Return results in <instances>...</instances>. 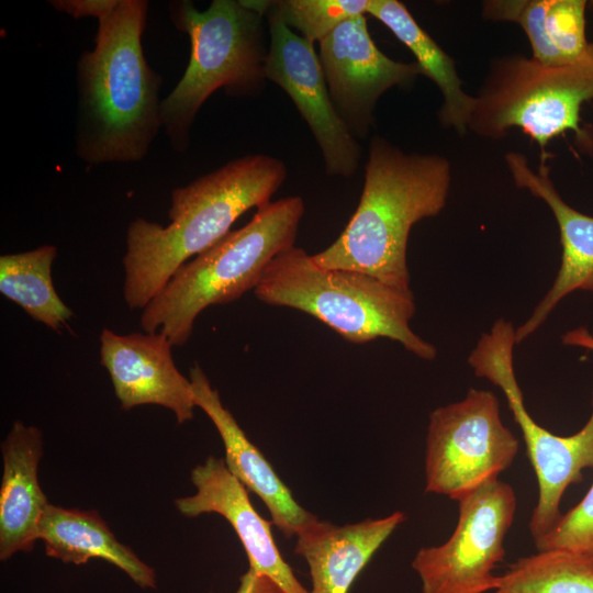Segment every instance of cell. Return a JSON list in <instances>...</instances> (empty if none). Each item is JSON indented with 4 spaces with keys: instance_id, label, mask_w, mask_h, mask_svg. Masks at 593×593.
Returning <instances> with one entry per match:
<instances>
[{
    "instance_id": "cell-13",
    "label": "cell",
    "mask_w": 593,
    "mask_h": 593,
    "mask_svg": "<svg viewBox=\"0 0 593 593\" xmlns=\"http://www.w3.org/2000/svg\"><path fill=\"white\" fill-rule=\"evenodd\" d=\"M172 346L160 332H101L100 362L109 372L122 410L156 404L174 412L178 424L193 418L191 382L177 369Z\"/></svg>"
},
{
    "instance_id": "cell-19",
    "label": "cell",
    "mask_w": 593,
    "mask_h": 593,
    "mask_svg": "<svg viewBox=\"0 0 593 593\" xmlns=\"http://www.w3.org/2000/svg\"><path fill=\"white\" fill-rule=\"evenodd\" d=\"M584 0H488L482 16L513 22L525 32L533 58L545 65L564 66L584 59L592 48L585 36Z\"/></svg>"
},
{
    "instance_id": "cell-14",
    "label": "cell",
    "mask_w": 593,
    "mask_h": 593,
    "mask_svg": "<svg viewBox=\"0 0 593 593\" xmlns=\"http://www.w3.org/2000/svg\"><path fill=\"white\" fill-rule=\"evenodd\" d=\"M195 493L175 501L187 517L215 513L238 536L249 568L275 581L284 593H310L282 558L271 533V523L254 508L246 486L228 470L224 459L210 456L191 471Z\"/></svg>"
},
{
    "instance_id": "cell-3",
    "label": "cell",
    "mask_w": 593,
    "mask_h": 593,
    "mask_svg": "<svg viewBox=\"0 0 593 593\" xmlns=\"http://www.w3.org/2000/svg\"><path fill=\"white\" fill-rule=\"evenodd\" d=\"M450 183L451 166L444 156L406 153L373 136L357 209L337 239L313 255L314 261L411 290L406 261L411 228L443 211Z\"/></svg>"
},
{
    "instance_id": "cell-12",
    "label": "cell",
    "mask_w": 593,
    "mask_h": 593,
    "mask_svg": "<svg viewBox=\"0 0 593 593\" xmlns=\"http://www.w3.org/2000/svg\"><path fill=\"white\" fill-rule=\"evenodd\" d=\"M318 58L333 104L357 139L369 135L384 92L410 88L423 76L416 61L394 60L378 48L365 15L343 22L323 38Z\"/></svg>"
},
{
    "instance_id": "cell-2",
    "label": "cell",
    "mask_w": 593,
    "mask_h": 593,
    "mask_svg": "<svg viewBox=\"0 0 593 593\" xmlns=\"http://www.w3.org/2000/svg\"><path fill=\"white\" fill-rule=\"evenodd\" d=\"M287 172L282 160L249 154L174 189L167 226L134 220L123 257L127 306L144 309L183 264L226 236L243 213L270 203Z\"/></svg>"
},
{
    "instance_id": "cell-11",
    "label": "cell",
    "mask_w": 593,
    "mask_h": 593,
    "mask_svg": "<svg viewBox=\"0 0 593 593\" xmlns=\"http://www.w3.org/2000/svg\"><path fill=\"white\" fill-rule=\"evenodd\" d=\"M269 44L266 78L290 97L309 125L329 176H353L361 147L337 113L314 44L290 30L272 10L265 12Z\"/></svg>"
},
{
    "instance_id": "cell-7",
    "label": "cell",
    "mask_w": 593,
    "mask_h": 593,
    "mask_svg": "<svg viewBox=\"0 0 593 593\" xmlns=\"http://www.w3.org/2000/svg\"><path fill=\"white\" fill-rule=\"evenodd\" d=\"M593 99V43L579 63L551 66L533 57L510 54L491 60L470 114L468 131L491 139L519 128L541 153L548 143L572 131L578 139L589 136L581 127V107Z\"/></svg>"
},
{
    "instance_id": "cell-6",
    "label": "cell",
    "mask_w": 593,
    "mask_h": 593,
    "mask_svg": "<svg viewBox=\"0 0 593 593\" xmlns=\"http://www.w3.org/2000/svg\"><path fill=\"white\" fill-rule=\"evenodd\" d=\"M174 25L188 34L191 55L186 71L161 100V124L178 153L189 147L192 123L217 89L235 98L259 96L266 78L268 46L265 15L240 0H213L200 11L192 1L169 3Z\"/></svg>"
},
{
    "instance_id": "cell-28",
    "label": "cell",
    "mask_w": 593,
    "mask_h": 593,
    "mask_svg": "<svg viewBox=\"0 0 593 593\" xmlns=\"http://www.w3.org/2000/svg\"><path fill=\"white\" fill-rule=\"evenodd\" d=\"M562 344L573 347H581L593 351V335L585 328L579 327L563 334Z\"/></svg>"
},
{
    "instance_id": "cell-21",
    "label": "cell",
    "mask_w": 593,
    "mask_h": 593,
    "mask_svg": "<svg viewBox=\"0 0 593 593\" xmlns=\"http://www.w3.org/2000/svg\"><path fill=\"white\" fill-rule=\"evenodd\" d=\"M367 13L379 20L404 44L416 59L423 76L429 78L443 96L438 121L445 128L460 135L468 131L474 96L468 94L455 60L416 22L407 8L398 0H370Z\"/></svg>"
},
{
    "instance_id": "cell-17",
    "label": "cell",
    "mask_w": 593,
    "mask_h": 593,
    "mask_svg": "<svg viewBox=\"0 0 593 593\" xmlns=\"http://www.w3.org/2000/svg\"><path fill=\"white\" fill-rule=\"evenodd\" d=\"M405 521L396 511L385 517L336 525L314 516L296 533L294 552L307 563L310 593H348L374 553Z\"/></svg>"
},
{
    "instance_id": "cell-18",
    "label": "cell",
    "mask_w": 593,
    "mask_h": 593,
    "mask_svg": "<svg viewBox=\"0 0 593 593\" xmlns=\"http://www.w3.org/2000/svg\"><path fill=\"white\" fill-rule=\"evenodd\" d=\"M0 560L29 552L38 539V525L49 504L37 478L43 454L42 432L15 421L1 444Z\"/></svg>"
},
{
    "instance_id": "cell-25",
    "label": "cell",
    "mask_w": 593,
    "mask_h": 593,
    "mask_svg": "<svg viewBox=\"0 0 593 593\" xmlns=\"http://www.w3.org/2000/svg\"><path fill=\"white\" fill-rule=\"evenodd\" d=\"M537 550L562 549L593 562V484L584 497L555 527L534 540Z\"/></svg>"
},
{
    "instance_id": "cell-23",
    "label": "cell",
    "mask_w": 593,
    "mask_h": 593,
    "mask_svg": "<svg viewBox=\"0 0 593 593\" xmlns=\"http://www.w3.org/2000/svg\"><path fill=\"white\" fill-rule=\"evenodd\" d=\"M491 593H593V562L568 550H537L511 563Z\"/></svg>"
},
{
    "instance_id": "cell-27",
    "label": "cell",
    "mask_w": 593,
    "mask_h": 593,
    "mask_svg": "<svg viewBox=\"0 0 593 593\" xmlns=\"http://www.w3.org/2000/svg\"><path fill=\"white\" fill-rule=\"evenodd\" d=\"M235 593H284L271 579L248 569L239 579Z\"/></svg>"
},
{
    "instance_id": "cell-20",
    "label": "cell",
    "mask_w": 593,
    "mask_h": 593,
    "mask_svg": "<svg viewBox=\"0 0 593 593\" xmlns=\"http://www.w3.org/2000/svg\"><path fill=\"white\" fill-rule=\"evenodd\" d=\"M38 539L48 557L82 564L102 559L125 572L141 589H156L155 570L120 542L93 510L81 511L48 504L38 525Z\"/></svg>"
},
{
    "instance_id": "cell-26",
    "label": "cell",
    "mask_w": 593,
    "mask_h": 593,
    "mask_svg": "<svg viewBox=\"0 0 593 593\" xmlns=\"http://www.w3.org/2000/svg\"><path fill=\"white\" fill-rule=\"evenodd\" d=\"M118 0H51L48 3L57 11L74 19L96 18L98 21L109 14Z\"/></svg>"
},
{
    "instance_id": "cell-24",
    "label": "cell",
    "mask_w": 593,
    "mask_h": 593,
    "mask_svg": "<svg viewBox=\"0 0 593 593\" xmlns=\"http://www.w3.org/2000/svg\"><path fill=\"white\" fill-rule=\"evenodd\" d=\"M370 0H273L272 10L293 32L314 44L343 22L365 15Z\"/></svg>"
},
{
    "instance_id": "cell-22",
    "label": "cell",
    "mask_w": 593,
    "mask_h": 593,
    "mask_svg": "<svg viewBox=\"0 0 593 593\" xmlns=\"http://www.w3.org/2000/svg\"><path fill=\"white\" fill-rule=\"evenodd\" d=\"M57 248L43 245L35 249L0 257V292L21 306L33 320L60 332L74 316L61 301L52 280Z\"/></svg>"
},
{
    "instance_id": "cell-1",
    "label": "cell",
    "mask_w": 593,
    "mask_h": 593,
    "mask_svg": "<svg viewBox=\"0 0 593 593\" xmlns=\"http://www.w3.org/2000/svg\"><path fill=\"white\" fill-rule=\"evenodd\" d=\"M147 12L145 0H118L78 59L75 149L86 164L139 161L163 127V78L142 46Z\"/></svg>"
},
{
    "instance_id": "cell-9",
    "label": "cell",
    "mask_w": 593,
    "mask_h": 593,
    "mask_svg": "<svg viewBox=\"0 0 593 593\" xmlns=\"http://www.w3.org/2000/svg\"><path fill=\"white\" fill-rule=\"evenodd\" d=\"M519 448L502 422L500 403L489 390L466 396L429 414L425 449V492L461 497L499 478Z\"/></svg>"
},
{
    "instance_id": "cell-10",
    "label": "cell",
    "mask_w": 593,
    "mask_h": 593,
    "mask_svg": "<svg viewBox=\"0 0 593 593\" xmlns=\"http://www.w3.org/2000/svg\"><path fill=\"white\" fill-rule=\"evenodd\" d=\"M457 525L447 541L421 548L412 568L423 593H486L499 575L493 573L505 556L504 539L517 507L513 488L492 479L459 501Z\"/></svg>"
},
{
    "instance_id": "cell-4",
    "label": "cell",
    "mask_w": 593,
    "mask_h": 593,
    "mask_svg": "<svg viewBox=\"0 0 593 593\" xmlns=\"http://www.w3.org/2000/svg\"><path fill=\"white\" fill-rule=\"evenodd\" d=\"M305 205L286 197L257 209L243 227L183 264L143 309L145 333L159 331L174 346L189 339L195 318L206 307L237 300L255 290L270 262L294 246Z\"/></svg>"
},
{
    "instance_id": "cell-8",
    "label": "cell",
    "mask_w": 593,
    "mask_h": 593,
    "mask_svg": "<svg viewBox=\"0 0 593 593\" xmlns=\"http://www.w3.org/2000/svg\"><path fill=\"white\" fill-rule=\"evenodd\" d=\"M515 328L499 318L483 333L468 357L474 374L503 391L519 426L538 482V500L528 524L534 540L551 530L561 517L560 503L567 488L583 480V469L593 468L592 413L585 425L570 436H558L540 426L527 412L517 382L513 350Z\"/></svg>"
},
{
    "instance_id": "cell-16",
    "label": "cell",
    "mask_w": 593,
    "mask_h": 593,
    "mask_svg": "<svg viewBox=\"0 0 593 593\" xmlns=\"http://www.w3.org/2000/svg\"><path fill=\"white\" fill-rule=\"evenodd\" d=\"M189 379L195 406L200 407L216 427L225 448L224 461L247 490L267 506L272 523L284 537L296 535L315 515L301 506L291 490L280 479L262 452L248 439L232 413L222 404L202 368L191 367Z\"/></svg>"
},
{
    "instance_id": "cell-15",
    "label": "cell",
    "mask_w": 593,
    "mask_h": 593,
    "mask_svg": "<svg viewBox=\"0 0 593 593\" xmlns=\"http://www.w3.org/2000/svg\"><path fill=\"white\" fill-rule=\"evenodd\" d=\"M505 163L515 184L548 205L557 221L562 248L560 268L552 286L532 315L515 329V342L519 344L546 322L569 293L578 290L593 292V216L563 201L549 176L546 161L535 170L523 154L508 152Z\"/></svg>"
},
{
    "instance_id": "cell-5",
    "label": "cell",
    "mask_w": 593,
    "mask_h": 593,
    "mask_svg": "<svg viewBox=\"0 0 593 593\" xmlns=\"http://www.w3.org/2000/svg\"><path fill=\"white\" fill-rule=\"evenodd\" d=\"M254 292L268 305L312 315L347 342L366 344L383 337L421 359L437 356L436 347L410 326L415 314L412 290L359 271L323 268L295 245L270 262Z\"/></svg>"
}]
</instances>
